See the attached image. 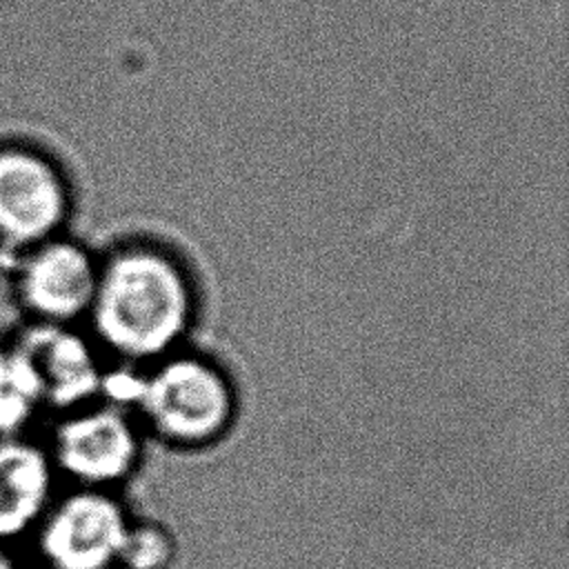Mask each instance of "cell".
Listing matches in <instances>:
<instances>
[{
    "label": "cell",
    "instance_id": "obj_10",
    "mask_svg": "<svg viewBox=\"0 0 569 569\" xmlns=\"http://www.w3.org/2000/svg\"><path fill=\"white\" fill-rule=\"evenodd\" d=\"M176 553L178 545L167 525L131 518L120 553V569H169Z\"/></svg>",
    "mask_w": 569,
    "mask_h": 569
},
{
    "label": "cell",
    "instance_id": "obj_3",
    "mask_svg": "<svg viewBox=\"0 0 569 569\" xmlns=\"http://www.w3.org/2000/svg\"><path fill=\"white\" fill-rule=\"evenodd\" d=\"M73 182L64 164L29 140H0V256H13L67 233Z\"/></svg>",
    "mask_w": 569,
    "mask_h": 569
},
{
    "label": "cell",
    "instance_id": "obj_4",
    "mask_svg": "<svg viewBox=\"0 0 569 569\" xmlns=\"http://www.w3.org/2000/svg\"><path fill=\"white\" fill-rule=\"evenodd\" d=\"M44 445L60 480L116 491L142 462L144 431L131 411L96 400L58 413Z\"/></svg>",
    "mask_w": 569,
    "mask_h": 569
},
{
    "label": "cell",
    "instance_id": "obj_7",
    "mask_svg": "<svg viewBox=\"0 0 569 569\" xmlns=\"http://www.w3.org/2000/svg\"><path fill=\"white\" fill-rule=\"evenodd\" d=\"M13 338L38 373L47 409L64 413L98 400L107 365L98 345L78 325L27 322Z\"/></svg>",
    "mask_w": 569,
    "mask_h": 569
},
{
    "label": "cell",
    "instance_id": "obj_11",
    "mask_svg": "<svg viewBox=\"0 0 569 569\" xmlns=\"http://www.w3.org/2000/svg\"><path fill=\"white\" fill-rule=\"evenodd\" d=\"M0 569H42L31 556H20L16 549L0 547Z\"/></svg>",
    "mask_w": 569,
    "mask_h": 569
},
{
    "label": "cell",
    "instance_id": "obj_1",
    "mask_svg": "<svg viewBox=\"0 0 569 569\" xmlns=\"http://www.w3.org/2000/svg\"><path fill=\"white\" fill-rule=\"evenodd\" d=\"M198 313L200 289L189 262L164 242L131 238L100 256L84 322L102 353L149 367L184 347Z\"/></svg>",
    "mask_w": 569,
    "mask_h": 569
},
{
    "label": "cell",
    "instance_id": "obj_9",
    "mask_svg": "<svg viewBox=\"0 0 569 569\" xmlns=\"http://www.w3.org/2000/svg\"><path fill=\"white\" fill-rule=\"evenodd\" d=\"M38 373L16 338L0 340V436L29 433L44 411Z\"/></svg>",
    "mask_w": 569,
    "mask_h": 569
},
{
    "label": "cell",
    "instance_id": "obj_2",
    "mask_svg": "<svg viewBox=\"0 0 569 569\" xmlns=\"http://www.w3.org/2000/svg\"><path fill=\"white\" fill-rule=\"evenodd\" d=\"M238 387L211 356L178 349L142 369L133 416L144 433L182 451L220 442L238 418Z\"/></svg>",
    "mask_w": 569,
    "mask_h": 569
},
{
    "label": "cell",
    "instance_id": "obj_5",
    "mask_svg": "<svg viewBox=\"0 0 569 569\" xmlns=\"http://www.w3.org/2000/svg\"><path fill=\"white\" fill-rule=\"evenodd\" d=\"M131 518L116 491L69 487L29 538L31 558L42 569H120Z\"/></svg>",
    "mask_w": 569,
    "mask_h": 569
},
{
    "label": "cell",
    "instance_id": "obj_6",
    "mask_svg": "<svg viewBox=\"0 0 569 569\" xmlns=\"http://www.w3.org/2000/svg\"><path fill=\"white\" fill-rule=\"evenodd\" d=\"M7 262L13 298L27 322H84L100 264V256L91 247L60 233Z\"/></svg>",
    "mask_w": 569,
    "mask_h": 569
},
{
    "label": "cell",
    "instance_id": "obj_8",
    "mask_svg": "<svg viewBox=\"0 0 569 569\" xmlns=\"http://www.w3.org/2000/svg\"><path fill=\"white\" fill-rule=\"evenodd\" d=\"M58 482L44 442L29 433L0 436V547L29 542L60 491Z\"/></svg>",
    "mask_w": 569,
    "mask_h": 569
}]
</instances>
